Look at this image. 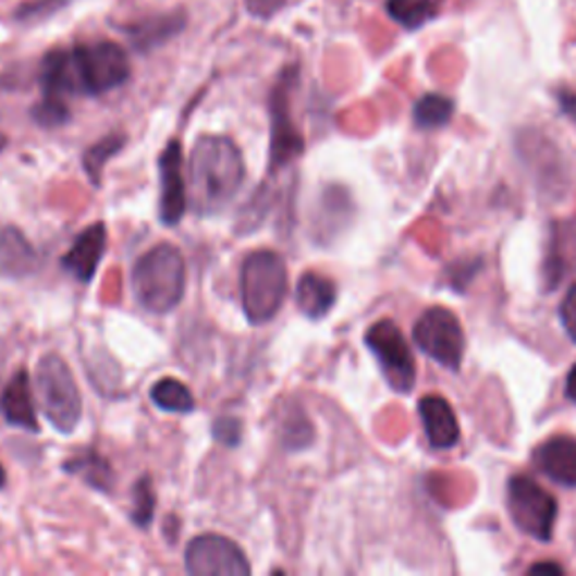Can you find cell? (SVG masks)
I'll return each mask as SVG.
<instances>
[{"instance_id": "4dcf8cb0", "label": "cell", "mask_w": 576, "mask_h": 576, "mask_svg": "<svg viewBox=\"0 0 576 576\" xmlns=\"http://www.w3.org/2000/svg\"><path fill=\"white\" fill-rule=\"evenodd\" d=\"M284 0H246L248 10L255 14V16H270L275 10L282 8Z\"/></svg>"}, {"instance_id": "d6986e66", "label": "cell", "mask_w": 576, "mask_h": 576, "mask_svg": "<svg viewBox=\"0 0 576 576\" xmlns=\"http://www.w3.org/2000/svg\"><path fill=\"white\" fill-rule=\"evenodd\" d=\"M576 270V223L554 225L552 246L546 261L548 286L559 284Z\"/></svg>"}, {"instance_id": "3957f363", "label": "cell", "mask_w": 576, "mask_h": 576, "mask_svg": "<svg viewBox=\"0 0 576 576\" xmlns=\"http://www.w3.org/2000/svg\"><path fill=\"white\" fill-rule=\"evenodd\" d=\"M133 295L149 314L174 311L185 295V259L174 244H158L133 266Z\"/></svg>"}, {"instance_id": "9c48e42d", "label": "cell", "mask_w": 576, "mask_h": 576, "mask_svg": "<svg viewBox=\"0 0 576 576\" xmlns=\"http://www.w3.org/2000/svg\"><path fill=\"white\" fill-rule=\"evenodd\" d=\"M417 347L446 369H459L464 358V331L457 316L449 309L432 307L415 324Z\"/></svg>"}, {"instance_id": "30bf717a", "label": "cell", "mask_w": 576, "mask_h": 576, "mask_svg": "<svg viewBox=\"0 0 576 576\" xmlns=\"http://www.w3.org/2000/svg\"><path fill=\"white\" fill-rule=\"evenodd\" d=\"M185 569L194 576H248L253 567L234 540L200 534L185 550Z\"/></svg>"}, {"instance_id": "7402d4cb", "label": "cell", "mask_w": 576, "mask_h": 576, "mask_svg": "<svg viewBox=\"0 0 576 576\" xmlns=\"http://www.w3.org/2000/svg\"><path fill=\"white\" fill-rule=\"evenodd\" d=\"M151 401L160 410L174 415H189L196 408L189 388L179 379H160L151 388Z\"/></svg>"}, {"instance_id": "83f0119b", "label": "cell", "mask_w": 576, "mask_h": 576, "mask_svg": "<svg viewBox=\"0 0 576 576\" xmlns=\"http://www.w3.org/2000/svg\"><path fill=\"white\" fill-rule=\"evenodd\" d=\"M242 432H244V426L236 417H221L212 426V434H215L217 442L223 446H230V449L240 446Z\"/></svg>"}, {"instance_id": "4fadbf2b", "label": "cell", "mask_w": 576, "mask_h": 576, "mask_svg": "<svg viewBox=\"0 0 576 576\" xmlns=\"http://www.w3.org/2000/svg\"><path fill=\"white\" fill-rule=\"evenodd\" d=\"M534 464L540 473L563 487H576V439L552 437L534 451Z\"/></svg>"}, {"instance_id": "cb8c5ba5", "label": "cell", "mask_w": 576, "mask_h": 576, "mask_svg": "<svg viewBox=\"0 0 576 576\" xmlns=\"http://www.w3.org/2000/svg\"><path fill=\"white\" fill-rule=\"evenodd\" d=\"M126 143V135L124 133H111L107 138H101L99 143H95L86 154H84V169L88 179L93 181V185L101 183V174H105V167L109 162V158H113L118 151H122Z\"/></svg>"}, {"instance_id": "d6a6232c", "label": "cell", "mask_w": 576, "mask_h": 576, "mask_svg": "<svg viewBox=\"0 0 576 576\" xmlns=\"http://www.w3.org/2000/svg\"><path fill=\"white\" fill-rule=\"evenodd\" d=\"M565 392L567 396L576 403V365L572 367V371L567 375V383H565Z\"/></svg>"}, {"instance_id": "ac0fdd59", "label": "cell", "mask_w": 576, "mask_h": 576, "mask_svg": "<svg viewBox=\"0 0 576 576\" xmlns=\"http://www.w3.org/2000/svg\"><path fill=\"white\" fill-rule=\"evenodd\" d=\"M185 14L179 12V14H164V16H149V19H143V21H135L133 25L124 27V32L128 34L131 44L147 52L151 48H158L162 46L164 41H169L172 37H176V34L185 27Z\"/></svg>"}, {"instance_id": "9a60e30c", "label": "cell", "mask_w": 576, "mask_h": 576, "mask_svg": "<svg viewBox=\"0 0 576 576\" xmlns=\"http://www.w3.org/2000/svg\"><path fill=\"white\" fill-rule=\"evenodd\" d=\"M39 268V255L14 225L0 228V275L27 278Z\"/></svg>"}, {"instance_id": "5bb4252c", "label": "cell", "mask_w": 576, "mask_h": 576, "mask_svg": "<svg viewBox=\"0 0 576 576\" xmlns=\"http://www.w3.org/2000/svg\"><path fill=\"white\" fill-rule=\"evenodd\" d=\"M419 415L428 444L437 451H449L459 442V424L451 403L442 396H426L419 401Z\"/></svg>"}, {"instance_id": "7a4b0ae2", "label": "cell", "mask_w": 576, "mask_h": 576, "mask_svg": "<svg viewBox=\"0 0 576 576\" xmlns=\"http://www.w3.org/2000/svg\"><path fill=\"white\" fill-rule=\"evenodd\" d=\"M246 179L244 156L225 135H203L187 164V198L198 217L223 212Z\"/></svg>"}, {"instance_id": "e0dca14e", "label": "cell", "mask_w": 576, "mask_h": 576, "mask_svg": "<svg viewBox=\"0 0 576 576\" xmlns=\"http://www.w3.org/2000/svg\"><path fill=\"white\" fill-rule=\"evenodd\" d=\"M335 284L320 273H304L295 289L297 309L309 320H322L335 304Z\"/></svg>"}, {"instance_id": "ffe728a7", "label": "cell", "mask_w": 576, "mask_h": 576, "mask_svg": "<svg viewBox=\"0 0 576 576\" xmlns=\"http://www.w3.org/2000/svg\"><path fill=\"white\" fill-rule=\"evenodd\" d=\"M63 470L71 473V476L82 478L88 487H93L97 491H105V493L111 491V487L115 482V473H113L111 464L95 451L79 453L68 462H63Z\"/></svg>"}, {"instance_id": "277c9868", "label": "cell", "mask_w": 576, "mask_h": 576, "mask_svg": "<svg viewBox=\"0 0 576 576\" xmlns=\"http://www.w3.org/2000/svg\"><path fill=\"white\" fill-rule=\"evenodd\" d=\"M242 307L250 324L273 320L289 293L286 261L273 250H255L242 264Z\"/></svg>"}, {"instance_id": "2e32d148", "label": "cell", "mask_w": 576, "mask_h": 576, "mask_svg": "<svg viewBox=\"0 0 576 576\" xmlns=\"http://www.w3.org/2000/svg\"><path fill=\"white\" fill-rule=\"evenodd\" d=\"M0 413H3L8 424L27 432H39L37 410H34L29 377L25 369H19L14 379L5 385L3 396H0Z\"/></svg>"}, {"instance_id": "8fae6325", "label": "cell", "mask_w": 576, "mask_h": 576, "mask_svg": "<svg viewBox=\"0 0 576 576\" xmlns=\"http://www.w3.org/2000/svg\"><path fill=\"white\" fill-rule=\"evenodd\" d=\"M160 174V221L164 225H176L187 212V183L183 179V147L179 140H172L158 158Z\"/></svg>"}, {"instance_id": "e575fe53", "label": "cell", "mask_w": 576, "mask_h": 576, "mask_svg": "<svg viewBox=\"0 0 576 576\" xmlns=\"http://www.w3.org/2000/svg\"><path fill=\"white\" fill-rule=\"evenodd\" d=\"M8 147V138H5V135L3 133H0V151H3Z\"/></svg>"}, {"instance_id": "7c38bea8", "label": "cell", "mask_w": 576, "mask_h": 576, "mask_svg": "<svg viewBox=\"0 0 576 576\" xmlns=\"http://www.w3.org/2000/svg\"><path fill=\"white\" fill-rule=\"evenodd\" d=\"M107 250V225L105 223H93L88 225L61 259V266L65 273H71L79 282H90L95 278V270L105 257Z\"/></svg>"}, {"instance_id": "44dd1931", "label": "cell", "mask_w": 576, "mask_h": 576, "mask_svg": "<svg viewBox=\"0 0 576 576\" xmlns=\"http://www.w3.org/2000/svg\"><path fill=\"white\" fill-rule=\"evenodd\" d=\"M442 5L444 0H388L385 10L405 29H419L439 14Z\"/></svg>"}, {"instance_id": "6da1fadb", "label": "cell", "mask_w": 576, "mask_h": 576, "mask_svg": "<svg viewBox=\"0 0 576 576\" xmlns=\"http://www.w3.org/2000/svg\"><path fill=\"white\" fill-rule=\"evenodd\" d=\"M131 77V61L122 46L113 41L82 44L71 50H52L44 57L39 82L48 97L101 95Z\"/></svg>"}, {"instance_id": "1f68e13d", "label": "cell", "mask_w": 576, "mask_h": 576, "mask_svg": "<svg viewBox=\"0 0 576 576\" xmlns=\"http://www.w3.org/2000/svg\"><path fill=\"white\" fill-rule=\"evenodd\" d=\"M529 574H563V567L559 563H538L529 567Z\"/></svg>"}, {"instance_id": "836d02e7", "label": "cell", "mask_w": 576, "mask_h": 576, "mask_svg": "<svg viewBox=\"0 0 576 576\" xmlns=\"http://www.w3.org/2000/svg\"><path fill=\"white\" fill-rule=\"evenodd\" d=\"M8 485V473L3 468V464H0V489H3Z\"/></svg>"}, {"instance_id": "8992f818", "label": "cell", "mask_w": 576, "mask_h": 576, "mask_svg": "<svg viewBox=\"0 0 576 576\" xmlns=\"http://www.w3.org/2000/svg\"><path fill=\"white\" fill-rule=\"evenodd\" d=\"M506 506H510V514L520 531L540 543H550L559 514L556 500L550 491L529 476H516L506 489Z\"/></svg>"}, {"instance_id": "ba28073f", "label": "cell", "mask_w": 576, "mask_h": 576, "mask_svg": "<svg viewBox=\"0 0 576 576\" xmlns=\"http://www.w3.org/2000/svg\"><path fill=\"white\" fill-rule=\"evenodd\" d=\"M295 82L297 68L291 65L270 93V172H278L304 151V138L291 115V90Z\"/></svg>"}, {"instance_id": "4316f807", "label": "cell", "mask_w": 576, "mask_h": 576, "mask_svg": "<svg viewBox=\"0 0 576 576\" xmlns=\"http://www.w3.org/2000/svg\"><path fill=\"white\" fill-rule=\"evenodd\" d=\"M32 118H34V122H37L44 128H57V126H61V124H65L68 120H71V109H68L65 99L44 95V99L39 101V105L32 109Z\"/></svg>"}, {"instance_id": "d4e9b609", "label": "cell", "mask_w": 576, "mask_h": 576, "mask_svg": "<svg viewBox=\"0 0 576 576\" xmlns=\"http://www.w3.org/2000/svg\"><path fill=\"white\" fill-rule=\"evenodd\" d=\"M133 504H135L133 514H131L133 525L147 529L156 514V493H154L149 476H143L138 482L133 485Z\"/></svg>"}, {"instance_id": "484cf974", "label": "cell", "mask_w": 576, "mask_h": 576, "mask_svg": "<svg viewBox=\"0 0 576 576\" xmlns=\"http://www.w3.org/2000/svg\"><path fill=\"white\" fill-rule=\"evenodd\" d=\"M282 432H284L282 434V442L291 451H299V449L309 446L314 442L311 421L307 419V415H304L302 410L289 413V421L284 424V430Z\"/></svg>"}, {"instance_id": "5b68a950", "label": "cell", "mask_w": 576, "mask_h": 576, "mask_svg": "<svg viewBox=\"0 0 576 576\" xmlns=\"http://www.w3.org/2000/svg\"><path fill=\"white\" fill-rule=\"evenodd\" d=\"M37 388L48 421L61 434L75 432V428L82 421L84 403L73 369L68 367V363L61 356L48 354L39 360Z\"/></svg>"}, {"instance_id": "603a6c76", "label": "cell", "mask_w": 576, "mask_h": 576, "mask_svg": "<svg viewBox=\"0 0 576 576\" xmlns=\"http://www.w3.org/2000/svg\"><path fill=\"white\" fill-rule=\"evenodd\" d=\"M455 111L453 99L444 95H424L415 105V122L419 128H442L451 122Z\"/></svg>"}, {"instance_id": "52a82bcc", "label": "cell", "mask_w": 576, "mask_h": 576, "mask_svg": "<svg viewBox=\"0 0 576 576\" xmlns=\"http://www.w3.org/2000/svg\"><path fill=\"white\" fill-rule=\"evenodd\" d=\"M365 345L379 360L385 381L399 394H410L417 381V365L410 345L392 320L371 324L365 333Z\"/></svg>"}, {"instance_id": "f546056e", "label": "cell", "mask_w": 576, "mask_h": 576, "mask_svg": "<svg viewBox=\"0 0 576 576\" xmlns=\"http://www.w3.org/2000/svg\"><path fill=\"white\" fill-rule=\"evenodd\" d=\"M556 99L561 105V111L576 124V90L574 88H561L556 93Z\"/></svg>"}, {"instance_id": "f1b7e54d", "label": "cell", "mask_w": 576, "mask_h": 576, "mask_svg": "<svg viewBox=\"0 0 576 576\" xmlns=\"http://www.w3.org/2000/svg\"><path fill=\"white\" fill-rule=\"evenodd\" d=\"M561 322L567 331V335L576 343V284L567 291L563 304H561Z\"/></svg>"}]
</instances>
